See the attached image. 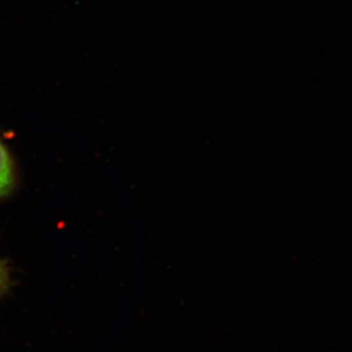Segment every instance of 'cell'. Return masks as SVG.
<instances>
[{"label": "cell", "mask_w": 352, "mask_h": 352, "mask_svg": "<svg viewBox=\"0 0 352 352\" xmlns=\"http://www.w3.org/2000/svg\"><path fill=\"white\" fill-rule=\"evenodd\" d=\"M14 171L10 155L0 141V198L7 195L12 189Z\"/></svg>", "instance_id": "cell-1"}, {"label": "cell", "mask_w": 352, "mask_h": 352, "mask_svg": "<svg viewBox=\"0 0 352 352\" xmlns=\"http://www.w3.org/2000/svg\"><path fill=\"white\" fill-rule=\"evenodd\" d=\"M8 287V273L4 264L0 261V295L6 291Z\"/></svg>", "instance_id": "cell-2"}]
</instances>
